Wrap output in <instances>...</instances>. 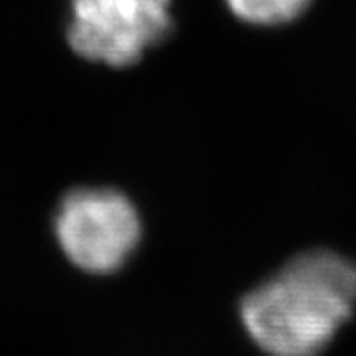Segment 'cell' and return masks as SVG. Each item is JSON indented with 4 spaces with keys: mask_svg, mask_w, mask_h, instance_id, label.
<instances>
[{
    "mask_svg": "<svg viewBox=\"0 0 356 356\" xmlns=\"http://www.w3.org/2000/svg\"><path fill=\"white\" fill-rule=\"evenodd\" d=\"M172 0H74L67 38L91 62L125 67L170 34Z\"/></svg>",
    "mask_w": 356,
    "mask_h": 356,
    "instance_id": "3957f363",
    "label": "cell"
},
{
    "mask_svg": "<svg viewBox=\"0 0 356 356\" xmlns=\"http://www.w3.org/2000/svg\"><path fill=\"white\" fill-rule=\"evenodd\" d=\"M56 236L67 259L88 273H113L140 242V220L129 198L107 188L67 194L56 216Z\"/></svg>",
    "mask_w": 356,
    "mask_h": 356,
    "instance_id": "7a4b0ae2",
    "label": "cell"
},
{
    "mask_svg": "<svg viewBox=\"0 0 356 356\" xmlns=\"http://www.w3.org/2000/svg\"><path fill=\"white\" fill-rule=\"evenodd\" d=\"M228 10L245 24L283 26L295 22L313 0H224Z\"/></svg>",
    "mask_w": 356,
    "mask_h": 356,
    "instance_id": "277c9868",
    "label": "cell"
},
{
    "mask_svg": "<svg viewBox=\"0 0 356 356\" xmlns=\"http://www.w3.org/2000/svg\"><path fill=\"white\" fill-rule=\"evenodd\" d=\"M355 309V261L331 250H311L248 293L240 317L267 356H321Z\"/></svg>",
    "mask_w": 356,
    "mask_h": 356,
    "instance_id": "6da1fadb",
    "label": "cell"
}]
</instances>
